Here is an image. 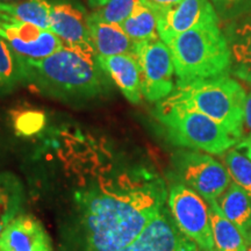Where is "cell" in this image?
<instances>
[{"instance_id": "484cf974", "label": "cell", "mask_w": 251, "mask_h": 251, "mask_svg": "<svg viewBox=\"0 0 251 251\" xmlns=\"http://www.w3.org/2000/svg\"><path fill=\"white\" fill-rule=\"evenodd\" d=\"M219 19L225 21L251 12V0H211Z\"/></svg>"}, {"instance_id": "7402d4cb", "label": "cell", "mask_w": 251, "mask_h": 251, "mask_svg": "<svg viewBox=\"0 0 251 251\" xmlns=\"http://www.w3.org/2000/svg\"><path fill=\"white\" fill-rule=\"evenodd\" d=\"M23 202L21 185L14 176L0 174V234L17 218Z\"/></svg>"}, {"instance_id": "ac0fdd59", "label": "cell", "mask_w": 251, "mask_h": 251, "mask_svg": "<svg viewBox=\"0 0 251 251\" xmlns=\"http://www.w3.org/2000/svg\"><path fill=\"white\" fill-rule=\"evenodd\" d=\"M208 203L213 251H247L248 244L236 226L226 218L218 201Z\"/></svg>"}, {"instance_id": "5b68a950", "label": "cell", "mask_w": 251, "mask_h": 251, "mask_svg": "<svg viewBox=\"0 0 251 251\" xmlns=\"http://www.w3.org/2000/svg\"><path fill=\"white\" fill-rule=\"evenodd\" d=\"M156 118L164 126L168 139L176 146L222 155L238 143L219 122L166 99L157 106Z\"/></svg>"}, {"instance_id": "d6986e66", "label": "cell", "mask_w": 251, "mask_h": 251, "mask_svg": "<svg viewBox=\"0 0 251 251\" xmlns=\"http://www.w3.org/2000/svg\"><path fill=\"white\" fill-rule=\"evenodd\" d=\"M158 8L148 0H139L131 14L120 26L133 42L159 39L157 31Z\"/></svg>"}, {"instance_id": "4dcf8cb0", "label": "cell", "mask_w": 251, "mask_h": 251, "mask_svg": "<svg viewBox=\"0 0 251 251\" xmlns=\"http://www.w3.org/2000/svg\"><path fill=\"white\" fill-rule=\"evenodd\" d=\"M0 1H4V2H15V1H19V0H0Z\"/></svg>"}, {"instance_id": "30bf717a", "label": "cell", "mask_w": 251, "mask_h": 251, "mask_svg": "<svg viewBox=\"0 0 251 251\" xmlns=\"http://www.w3.org/2000/svg\"><path fill=\"white\" fill-rule=\"evenodd\" d=\"M219 23V15L211 0H181L171 7L158 8L157 31L159 39L168 45L188 30Z\"/></svg>"}, {"instance_id": "44dd1931", "label": "cell", "mask_w": 251, "mask_h": 251, "mask_svg": "<svg viewBox=\"0 0 251 251\" xmlns=\"http://www.w3.org/2000/svg\"><path fill=\"white\" fill-rule=\"evenodd\" d=\"M26 81L24 58L0 37V97L7 96Z\"/></svg>"}, {"instance_id": "3957f363", "label": "cell", "mask_w": 251, "mask_h": 251, "mask_svg": "<svg viewBox=\"0 0 251 251\" xmlns=\"http://www.w3.org/2000/svg\"><path fill=\"white\" fill-rule=\"evenodd\" d=\"M246 97L243 87L227 75L177 84L165 99L207 115L224 126L240 142L243 137Z\"/></svg>"}, {"instance_id": "ba28073f", "label": "cell", "mask_w": 251, "mask_h": 251, "mask_svg": "<svg viewBox=\"0 0 251 251\" xmlns=\"http://www.w3.org/2000/svg\"><path fill=\"white\" fill-rule=\"evenodd\" d=\"M133 55L140 65L144 98L151 102L168 98L175 90V65L168 45L159 39L134 42Z\"/></svg>"}, {"instance_id": "5bb4252c", "label": "cell", "mask_w": 251, "mask_h": 251, "mask_svg": "<svg viewBox=\"0 0 251 251\" xmlns=\"http://www.w3.org/2000/svg\"><path fill=\"white\" fill-rule=\"evenodd\" d=\"M224 34L230 51V72L251 85V12L226 21Z\"/></svg>"}, {"instance_id": "1f68e13d", "label": "cell", "mask_w": 251, "mask_h": 251, "mask_svg": "<svg viewBox=\"0 0 251 251\" xmlns=\"http://www.w3.org/2000/svg\"><path fill=\"white\" fill-rule=\"evenodd\" d=\"M247 251H251V243L248 244V247H247Z\"/></svg>"}, {"instance_id": "d4e9b609", "label": "cell", "mask_w": 251, "mask_h": 251, "mask_svg": "<svg viewBox=\"0 0 251 251\" xmlns=\"http://www.w3.org/2000/svg\"><path fill=\"white\" fill-rule=\"evenodd\" d=\"M46 114L42 111L25 109L13 112V127L15 133L21 136H33L46 126Z\"/></svg>"}, {"instance_id": "4fadbf2b", "label": "cell", "mask_w": 251, "mask_h": 251, "mask_svg": "<svg viewBox=\"0 0 251 251\" xmlns=\"http://www.w3.org/2000/svg\"><path fill=\"white\" fill-rule=\"evenodd\" d=\"M0 251H52L43 226L30 215H19L0 234Z\"/></svg>"}, {"instance_id": "d6a6232c", "label": "cell", "mask_w": 251, "mask_h": 251, "mask_svg": "<svg viewBox=\"0 0 251 251\" xmlns=\"http://www.w3.org/2000/svg\"><path fill=\"white\" fill-rule=\"evenodd\" d=\"M0 4H1V2H0Z\"/></svg>"}, {"instance_id": "52a82bcc", "label": "cell", "mask_w": 251, "mask_h": 251, "mask_svg": "<svg viewBox=\"0 0 251 251\" xmlns=\"http://www.w3.org/2000/svg\"><path fill=\"white\" fill-rule=\"evenodd\" d=\"M168 207L178 228L197 244L200 251H213L208 203L201 196L177 181L169 190Z\"/></svg>"}, {"instance_id": "277c9868", "label": "cell", "mask_w": 251, "mask_h": 251, "mask_svg": "<svg viewBox=\"0 0 251 251\" xmlns=\"http://www.w3.org/2000/svg\"><path fill=\"white\" fill-rule=\"evenodd\" d=\"M168 47L174 59L177 84L227 76L230 51L219 25H207L180 34Z\"/></svg>"}, {"instance_id": "4316f807", "label": "cell", "mask_w": 251, "mask_h": 251, "mask_svg": "<svg viewBox=\"0 0 251 251\" xmlns=\"http://www.w3.org/2000/svg\"><path fill=\"white\" fill-rule=\"evenodd\" d=\"M248 130V135L251 134V92L247 94L244 102V117H243V130Z\"/></svg>"}, {"instance_id": "f546056e", "label": "cell", "mask_w": 251, "mask_h": 251, "mask_svg": "<svg viewBox=\"0 0 251 251\" xmlns=\"http://www.w3.org/2000/svg\"><path fill=\"white\" fill-rule=\"evenodd\" d=\"M89 1L93 7H100V6L105 5L108 0H89Z\"/></svg>"}, {"instance_id": "e0dca14e", "label": "cell", "mask_w": 251, "mask_h": 251, "mask_svg": "<svg viewBox=\"0 0 251 251\" xmlns=\"http://www.w3.org/2000/svg\"><path fill=\"white\" fill-rule=\"evenodd\" d=\"M218 203L229 221L236 226L247 244L251 243V199L237 184L231 183L218 199Z\"/></svg>"}, {"instance_id": "9c48e42d", "label": "cell", "mask_w": 251, "mask_h": 251, "mask_svg": "<svg viewBox=\"0 0 251 251\" xmlns=\"http://www.w3.org/2000/svg\"><path fill=\"white\" fill-rule=\"evenodd\" d=\"M0 37L23 58L42 59L64 48L54 31L23 23L0 12Z\"/></svg>"}, {"instance_id": "cb8c5ba5", "label": "cell", "mask_w": 251, "mask_h": 251, "mask_svg": "<svg viewBox=\"0 0 251 251\" xmlns=\"http://www.w3.org/2000/svg\"><path fill=\"white\" fill-rule=\"evenodd\" d=\"M139 0H108L91 13L105 23L121 25L133 12Z\"/></svg>"}, {"instance_id": "ffe728a7", "label": "cell", "mask_w": 251, "mask_h": 251, "mask_svg": "<svg viewBox=\"0 0 251 251\" xmlns=\"http://www.w3.org/2000/svg\"><path fill=\"white\" fill-rule=\"evenodd\" d=\"M50 11L51 2L48 0H19L0 4V12L2 13L47 30H50Z\"/></svg>"}, {"instance_id": "9a60e30c", "label": "cell", "mask_w": 251, "mask_h": 251, "mask_svg": "<svg viewBox=\"0 0 251 251\" xmlns=\"http://www.w3.org/2000/svg\"><path fill=\"white\" fill-rule=\"evenodd\" d=\"M98 63L107 76L117 84L128 101L131 103L141 101V70L139 62L133 54H121L108 57L98 56Z\"/></svg>"}, {"instance_id": "6da1fadb", "label": "cell", "mask_w": 251, "mask_h": 251, "mask_svg": "<svg viewBox=\"0 0 251 251\" xmlns=\"http://www.w3.org/2000/svg\"><path fill=\"white\" fill-rule=\"evenodd\" d=\"M164 180L146 169L102 176L75 194L71 241L79 251H120L165 207Z\"/></svg>"}, {"instance_id": "8992f818", "label": "cell", "mask_w": 251, "mask_h": 251, "mask_svg": "<svg viewBox=\"0 0 251 251\" xmlns=\"http://www.w3.org/2000/svg\"><path fill=\"white\" fill-rule=\"evenodd\" d=\"M172 164L178 183L192 188L206 202L218 201L230 185L227 169L207 153L179 150L172 156Z\"/></svg>"}, {"instance_id": "7c38bea8", "label": "cell", "mask_w": 251, "mask_h": 251, "mask_svg": "<svg viewBox=\"0 0 251 251\" xmlns=\"http://www.w3.org/2000/svg\"><path fill=\"white\" fill-rule=\"evenodd\" d=\"M120 251H198V246L178 228L169 207H164L136 240Z\"/></svg>"}, {"instance_id": "f1b7e54d", "label": "cell", "mask_w": 251, "mask_h": 251, "mask_svg": "<svg viewBox=\"0 0 251 251\" xmlns=\"http://www.w3.org/2000/svg\"><path fill=\"white\" fill-rule=\"evenodd\" d=\"M148 1H150L158 8H168L171 7V6L179 4L181 0H148Z\"/></svg>"}, {"instance_id": "603a6c76", "label": "cell", "mask_w": 251, "mask_h": 251, "mask_svg": "<svg viewBox=\"0 0 251 251\" xmlns=\"http://www.w3.org/2000/svg\"><path fill=\"white\" fill-rule=\"evenodd\" d=\"M227 169L234 183L237 184L251 199V161L236 149H229L225 156Z\"/></svg>"}, {"instance_id": "7a4b0ae2", "label": "cell", "mask_w": 251, "mask_h": 251, "mask_svg": "<svg viewBox=\"0 0 251 251\" xmlns=\"http://www.w3.org/2000/svg\"><path fill=\"white\" fill-rule=\"evenodd\" d=\"M26 81L40 92L62 101L81 102L97 98L109 89L108 76L89 56L64 48L42 59L24 58Z\"/></svg>"}, {"instance_id": "2e32d148", "label": "cell", "mask_w": 251, "mask_h": 251, "mask_svg": "<svg viewBox=\"0 0 251 251\" xmlns=\"http://www.w3.org/2000/svg\"><path fill=\"white\" fill-rule=\"evenodd\" d=\"M90 39L97 55L102 57L121 54H133L134 42L125 33L120 25L105 23L89 15Z\"/></svg>"}, {"instance_id": "83f0119b", "label": "cell", "mask_w": 251, "mask_h": 251, "mask_svg": "<svg viewBox=\"0 0 251 251\" xmlns=\"http://www.w3.org/2000/svg\"><path fill=\"white\" fill-rule=\"evenodd\" d=\"M238 148L243 149L246 151L247 157L251 161V134L242 137V140L238 142Z\"/></svg>"}, {"instance_id": "8fae6325", "label": "cell", "mask_w": 251, "mask_h": 251, "mask_svg": "<svg viewBox=\"0 0 251 251\" xmlns=\"http://www.w3.org/2000/svg\"><path fill=\"white\" fill-rule=\"evenodd\" d=\"M50 30L63 41L64 47L89 56H98L90 39L89 15L72 0H58L51 4Z\"/></svg>"}]
</instances>
